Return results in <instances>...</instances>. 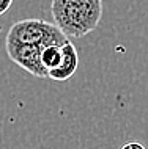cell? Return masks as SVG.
<instances>
[{
    "instance_id": "6da1fadb",
    "label": "cell",
    "mask_w": 148,
    "mask_h": 149,
    "mask_svg": "<svg viewBox=\"0 0 148 149\" xmlns=\"http://www.w3.org/2000/svg\"><path fill=\"white\" fill-rule=\"evenodd\" d=\"M52 17L62 33L83 38L96 30L102 17V0H52Z\"/></svg>"
},
{
    "instance_id": "7a4b0ae2",
    "label": "cell",
    "mask_w": 148,
    "mask_h": 149,
    "mask_svg": "<svg viewBox=\"0 0 148 149\" xmlns=\"http://www.w3.org/2000/svg\"><path fill=\"white\" fill-rule=\"evenodd\" d=\"M69 41L55 24L43 19H22L11 25L5 42H21L33 46H65Z\"/></svg>"
},
{
    "instance_id": "3957f363",
    "label": "cell",
    "mask_w": 148,
    "mask_h": 149,
    "mask_svg": "<svg viewBox=\"0 0 148 149\" xmlns=\"http://www.w3.org/2000/svg\"><path fill=\"white\" fill-rule=\"evenodd\" d=\"M5 49L10 60H13L27 72L38 79H47V71L41 63V52L46 47L21 42H5Z\"/></svg>"
},
{
    "instance_id": "277c9868",
    "label": "cell",
    "mask_w": 148,
    "mask_h": 149,
    "mask_svg": "<svg viewBox=\"0 0 148 149\" xmlns=\"http://www.w3.org/2000/svg\"><path fill=\"white\" fill-rule=\"evenodd\" d=\"M79 68V55L74 44L68 41L65 46H62V63L58 64L57 69L47 72V79L55 80V82H66L76 74Z\"/></svg>"
},
{
    "instance_id": "5b68a950",
    "label": "cell",
    "mask_w": 148,
    "mask_h": 149,
    "mask_svg": "<svg viewBox=\"0 0 148 149\" xmlns=\"http://www.w3.org/2000/svg\"><path fill=\"white\" fill-rule=\"evenodd\" d=\"M41 63L47 72L54 71L62 63V46H49L41 52Z\"/></svg>"
},
{
    "instance_id": "8992f818",
    "label": "cell",
    "mask_w": 148,
    "mask_h": 149,
    "mask_svg": "<svg viewBox=\"0 0 148 149\" xmlns=\"http://www.w3.org/2000/svg\"><path fill=\"white\" fill-rule=\"evenodd\" d=\"M121 149H147L140 141H126L121 146Z\"/></svg>"
},
{
    "instance_id": "52a82bcc",
    "label": "cell",
    "mask_w": 148,
    "mask_h": 149,
    "mask_svg": "<svg viewBox=\"0 0 148 149\" xmlns=\"http://www.w3.org/2000/svg\"><path fill=\"white\" fill-rule=\"evenodd\" d=\"M11 5H13V0H0V16L6 13Z\"/></svg>"
}]
</instances>
